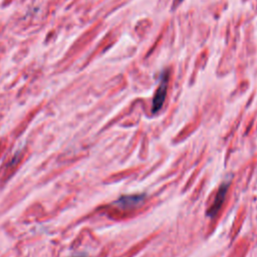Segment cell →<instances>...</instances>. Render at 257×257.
Returning a JSON list of instances; mask_svg holds the SVG:
<instances>
[{"mask_svg":"<svg viewBox=\"0 0 257 257\" xmlns=\"http://www.w3.org/2000/svg\"><path fill=\"white\" fill-rule=\"evenodd\" d=\"M168 82H169V71H164L161 76V82L157 88V91L153 98V104H152V110L153 112H157L161 109L163 106V103L166 98L167 94V88H168Z\"/></svg>","mask_w":257,"mask_h":257,"instance_id":"1","label":"cell"},{"mask_svg":"<svg viewBox=\"0 0 257 257\" xmlns=\"http://www.w3.org/2000/svg\"><path fill=\"white\" fill-rule=\"evenodd\" d=\"M227 192H228V183H224L220 186V188H219V190L216 194V197L214 199V202L212 203L211 207L208 210V215L209 216L214 217L219 212V210L221 209V207H222V205L225 201Z\"/></svg>","mask_w":257,"mask_h":257,"instance_id":"2","label":"cell"},{"mask_svg":"<svg viewBox=\"0 0 257 257\" xmlns=\"http://www.w3.org/2000/svg\"><path fill=\"white\" fill-rule=\"evenodd\" d=\"M144 200V196L143 195H132V196H123L120 199H118L115 204L119 207L122 208H127V207H132L135 205H138L140 203H142V201Z\"/></svg>","mask_w":257,"mask_h":257,"instance_id":"3","label":"cell"},{"mask_svg":"<svg viewBox=\"0 0 257 257\" xmlns=\"http://www.w3.org/2000/svg\"><path fill=\"white\" fill-rule=\"evenodd\" d=\"M181 1H182V0H181Z\"/></svg>","mask_w":257,"mask_h":257,"instance_id":"4","label":"cell"}]
</instances>
